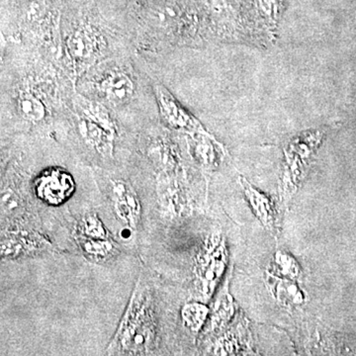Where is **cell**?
Instances as JSON below:
<instances>
[{"label": "cell", "mask_w": 356, "mask_h": 356, "mask_svg": "<svg viewBox=\"0 0 356 356\" xmlns=\"http://www.w3.org/2000/svg\"><path fill=\"white\" fill-rule=\"evenodd\" d=\"M324 129L307 131L300 134L288 143L284 149V178L289 184H296L304 173V170L314 158L318 147L324 138Z\"/></svg>", "instance_id": "obj_1"}, {"label": "cell", "mask_w": 356, "mask_h": 356, "mask_svg": "<svg viewBox=\"0 0 356 356\" xmlns=\"http://www.w3.org/2000/svg\"><path fill=\"white\" fill-rule=\"evenodd\" d=\"M156 95L161 117L170 127L188 136L195 134L210 135L202 124L189 113L165 86H156Z\"/></svg>", "instance_id": "obj_2"}, {"label": "cell", "mask_w": 356, "mask_h": 356, "mask_svg": "<svg viewBox=\"0 0 356 356\" xmlns=\"http://www.w3.org/2000/svg\"><path fill=\"white\" fill-rule=\"evenodd\" d=\"M35 188L39 197L46 202L58 204L69 197L74 191V184L69 173L51 170L38 178Z\"/></svg>", "instance_id": "obj_3"}, {"label": "cell", "mask_w": 356, "mask_h": 356, "mask_svg": "<svg viewBox=\"0 0 356 356\" xmlns=\"http://www.w3.org/2000/svg\"><path fill=\"white\" fill-rule=\"evenodd\" d=\"M214 245H210L207 252L200 259V266L198 268V277L202 283L203 291L205 294H211L217 280L222 275L224 270V252L222 247L217 250H213Z\"/></svg>", "instance_id": "obj_4"}, {"label": "cell", "mask_w": 356, "mask_h": 356, "mask_svg": "<svg viewBox=\"0 0 356 356\" xmlns=\"http://www.w3.org/2000/svg\"><path fill=\"white\" fill-rule=\"evenodd\" d=\"M102 90L110 103L120 105L130 102L135 92V86L127 74L115 72L103 81Z\"/></svg>", "instance_id": "obj_5"}, {"label": "cell", "mask_w": 356, "mask_h": 356, "mask_svg": "<svg viewBox=\"0 0 356 356\" xmlns=\"http://www.w3.org/2000/svg\"><path fill=\"white\" fill-rule=\"evenodd\" d=\"M241 184L252 209L269 232L275 231V212L273 204L267 196L254 188L245 178H241Z\"/></svg>", "instance_id": "obj_6"}, {"label": "cell", "mask_w": 356, "mask_h": 356, "mask_svg": "<svg viewBox=\"0 0 356 356\" xmlns=\"http://www.w3.org/2000/svg\"><path fill=\"white\" fill-rule=\"evenodd\" d=\"M79 130L86 143L102 154H112L114 136L107 132L102 126L86 118H81Z\"/></svg>", "instance_id": "obj_7"}, {"label": "cell", "mask_w": 356, "mask_h": 356, "mask_svg": "<svg viewBox=\"0 0 356 356\" xmlns=\"http://www.w3.org/2000/svg\"><path fill=\"white\" fill-rule=\"evenodd\" d=\"M191 139L192 154L204 168H213L217 165L218 149H224L212 135L195 134L189 136Z\"/></svg>", "instance_id": "obj_8"}, {"label": "cell", "mask_w": 356, "mask_h": 356, "mask_svg": "<svg viewBox=\"0 0 356 356\" xmlns=\"http://www.w3.org/2000/svg\"><path fill=\"white\" fill-rule=\"evenodd\" d=\"M76 104L84 118L95 122L97 125L102 126L107 132L111 134L112 136H116V126H115L113 120L104 106L99 103L90 102L86 98L79 96L76 98Z\"/></svg>", "instance_id": "obj_9"}, {"label": "cell", "mask_w": 356, "mask_h": 356, "mask_svg": "<svg viewBox=\"0 0 356 356\" xmlns=\"http://www.w3.org/2000/svg\"><path fill=\"white\" fill-rule=\"evenodd\" d=\"M67 48L72 57L77 60H88L96 50L95 37L86 28H79L70 35Z\"/></svg>", "instance_id": "obj_10"}, {"label": "cell", "mask_w": 356, "mask_h": 356, "mask_svg": "<svg viewBox=\"0 0 356 356\" xmlns=\"http://www.w3.org/2000/svg\"><path fill=\"white\" fill-rule=\"evenodd\" d=\"M18 110L23 118L30 122H41L46 117L44 103L31 92H22L18 97Z\"/></svg>", "instance_id": "obj_11"}, {"label": "cell", "mask_w": 356, "mask_h": 356, "mask_svg": "<svg viewBox=\"0 0 356 356\" xmlns=\"http://www.w3.org/2000/svg\"><path fill=\"white\" fill-rule=\"evenodd\" d=\"M207 307L199 303H189L184 307L181 311V317L184 325L192 332H197L200 331L201 327L207 318Z\"/></svg>", "instance_id": "obj_12"}, {"label": "cell", "mask_w": 356, "mask_h": 356, "mask_svg": "<svg viewBox=\"0 0 356 356\" xmlns=\"http://www.w3.org/2000/svg\"><path fill=\"white\" fill-rule=\"evenodd\" d=\"M79 243L83 252L95 259H105L114 250L113 245L107 240L91 238L83 236V238H79Z\"/></svg>", "instance_id": "obj_13"}, {"label": "cell", "mask_w": 356, "mask_h": 356, "mask_svg": "<svg viewBox=\"0 0 356 356\" xmlns=\"http://www.w3.org/2000/svg\"><path fill=\"white\" fill-rule=\"evenodd\" d=\"M112 193H113V196L123 199L128 204L129 207L132 209L136 218L139 219L140 214V200L130 185L126 184L125 181H121V180H115V181H112Z\"/></svg>", "instance_id": "obj_14"}, {"label": "cell", "mask_w": 356, "mask_h": 356, "mask_svg": "<svg viewBox=\"0 0 356 356\" xmlns=\"http://www.w3.org/2000/svg\"><path fill=\"white\" fill-rule=\"evenodd\" d=\"M81 229L83 235L88 238H100V240H107L108 238V232L95 214L88 215L83 218Z\"/></svg>", "instance_id": "obj_15"}, {"label": "cell", "mask_w": 356, "mask_h": 356, "mask_svg": "<svg viewBox=\"0 0 356 356\" xmlns=\"http://www.w3.org/2000/svg\"><path fill=\"white\" fill-rule=\"evenodd\" d=\"M113 205L115 213L118 218H120L121 221L125 222L131 228H135L138 219L134 215L133 211L129 207L128 204L123 199L113 196Z\"/></svg>", "instance_id": "obj_16"}, {"label": "cell", "mask_w": 356, "mask_h": 356, "mask_svg": "<svg viewBox=\"0 0 356 356\" xmlns=\"http://www.w3.org/2000/svg\"><path fill=\"white\" fill-rule=\"evenodd\" d=\"M276 262H277L282 274L290 275V277L292 278L297 277L299 275V267L289 255L284 254H277Z\"/></svg>", "instance_id": "obj_17"}]
</instances>
